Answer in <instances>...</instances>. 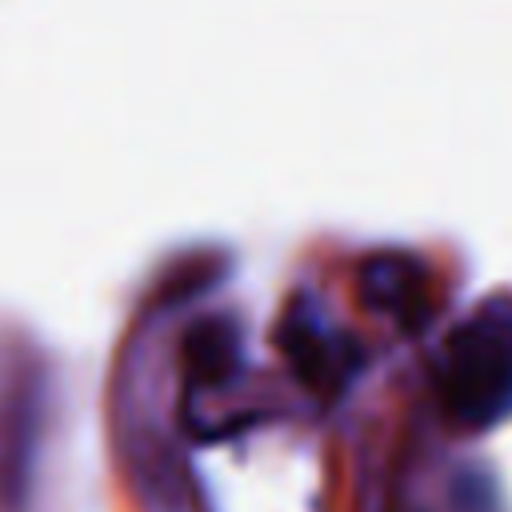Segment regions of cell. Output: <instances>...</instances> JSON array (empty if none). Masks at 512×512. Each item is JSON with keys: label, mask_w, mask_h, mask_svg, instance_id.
<instances>
[{"label": "cell", "mask_w": 512, "mask_h": 512, "mask_svg": "<svg viewBox=\"0 0 512 512\" xmlns=\"http://www.w3.org/2000/svg\"><path fill=\"white\" fill-rule=\"evenodd\" d=\"M512 396V324L488 308L456 332L448 360V400L464 416H492L496 400Z\"/></svg>", "instance_id": "6da1fadb"}]
</instances>
